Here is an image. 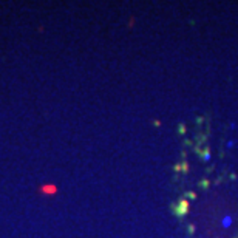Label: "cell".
<instances>
[{
	"instance_id": "1",
	"label": "cell",
	"mask_w": 238,
	"mask_h": 238,
	"mask_svg": "<svg viewBox=\"0 0 238 238\" xmlns=\"http://www.w3.org/2000/svg\"><path fill=\"white\" fill-rule=\"evenodd\" d=\"M230 224H232V218H230L229 215H226V216L223 218V226H224V227H229Z\"/></svg>"
},
{
	"instance_id": "2",
	"label": "cell",
	"mask_w": 238,
	"mask_h": 238,
	"mask_svg": "<svg viewBox=\"0 0 238 238\" xmlns=\"http://www.w3.org/2000/svg\"><path fill=\"white\" fill-rule=\"evenodd\" d=\"M204 159H206V161H209V159H210V155H209V152H206V153H204Z\"/></svg>"
}]
</instances>
